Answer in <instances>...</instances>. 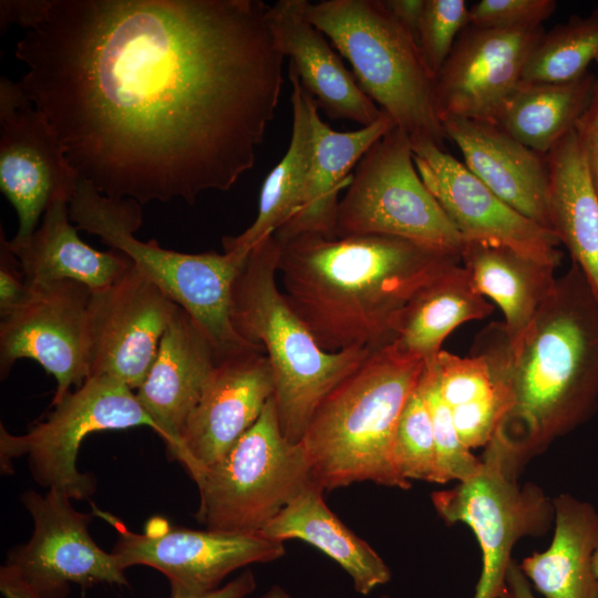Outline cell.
Here are the masks:
<instances>
[{
	"instance_id": "b9f144b4",
	"label": "cell",
	"mask_w": 598,
	"mask_h": 598,
	"mask_svg": "<svg viewBox=\"0 0 598 598\" xmlns=\"http://www.w3.org/2000/svg\"><path fill=\"white\" fill-rule=\"evenodd\" d=\"M0 592L2 598H41L19 571L8 564L0 567Z\"/></svg>"
},
{
	"instance_id": "d6a6232c",
	"label": "cell",
	"mask_w": 598,
	"mask_h": 598,
	"mask_svg": "<svg viewBox=\"0 0 598 598\" xmlns=\"http://www.w3.org/2000/svg\"><path fill=\"white\" fill-rule=\"evenodd\" d=\"M598 56V7L587 17L573 14L545 31L530 53L522 82H566L586 72Z\"/></svg>"
},
{
	"instance_id": "7bdbcfd3",
	"label": "cell",
	"mask_w": 598,
	"mask_h": 598,
	"mask_svg": "<svg viewBox=\"0 0 598 598\" xmlns=\"http://www.w3.org/2000/svg\"><path fill=\"white\" fill-rule=\"evenodd\" d=\"M385 4L392 14L410 30L416 39L417 27L425 0H385Z\"/></svg>"
},
{
	"instance_id": "83f0119b",
	"label": "cell",
	"mask_w": 598,
	"mask_h": 598,
	"mask_svg": "<svg viewBox=\"0 0 598 598\" xmlns=\"http://www.w3.org/2000/svg\"><path fill=\"white\" fill-rule=\"evenodd\" d=\"M323 491L315 482L308 485L260 534L274 540L300 539L315 546L347 571L357 592L369 595L390 581L391 571L380 555L327 506Z\"/></svg>"
},
{
	"instance_id": "ba28073f",
	"label": "cell",
	"mask_w": 598,
	"mask_h": 598,
	"mask_svg": "<svg viewBox=\"0 0 598 598\" xmlns=\"http://www.w3.org/2000/svg\"><path fill=\"white\" fill-rule=\"evenodd\" d=\"M193 480L198 523L210 530L250 534H260L313 483L302 443L290 442L280 429L275 395L234 447Z\"/></svg>"
},
{
	"instance_id": "f546056e",
	"label": "cell",
	"mask_w": 598,
	"mask_h": 598,
	"mask_svg": "<svg viewBox=\"0 0 598 598\" xmlns=\"http://www.w3.org/2000/svg\"><path fill=\"white\" fill-rule=\"evenodd\" d=\"M493 309L460 262L439 274L411 297L398 318L393 342L425 363L432 362L455 328L485 319Z\"/></svg>"
},
{
	"instance_id": "f6af8a7d",
	"label": "cell",
	"mask_w": 598,
	"mask_h": 598,
	"mask_svg": "<svg viewBox=\"0 0 598 598\" xmlns=\"http://www.w3.org/2000/svg\"><path fill=\"white\" fill-rule=\"evenodd\" d=\"M260 598H291L290 595L279 586L271 587Z\"/></svg>"
},
{
	"instance_id": "f1b7e54d",
	"label": "cell",
	"mask_w": 598,
	"mask_h": 598,
	"mask_svg": "<svg viewBox=\"0 0 598 598\" xmlns=\"http://www.w3.org/2000/svg\"><path fill=\"white\" fill-rule=\"evenodd\" d=\"M288 74L292 86V132L289 147L264 182L256 219L240 235L225 236L221 240L224 251L246 257L255 246L275 235L300 208L312 159V113L318 106L301 85L290 63Z\"/></svg>"
},
{
	"instance_id": "7402d4cb",
	"label": "cell",
	"mask_w": 598,
	"mask_h": 598,
	"mask_svg": "<svg viewBox=\"0 0 598 598\" xmlns=\"http://www.w3.org/2000/svg\"><path fill=\"white\" fill-rule=\"evenodd\" d=\"M441 122L471 173L511 207L549 229L545 155L524 146L493 122L453 116Z\"/></svg>"
},
{
	"instance_id": "277c9868",
	"label": "cell",
	"mask_w": 598,
	"mask_h": 598,
	"mask_svg": "<svg viewBox=\"0 0 598 598\" xmlns=\"http://www.w3.org/2000/svg\"><path fill=\"white\" fill-rule=\"evenodd\" d=\"M425 361L388 343L369 355L320 403L301 439L313 482L322 489L373 482L406 489L392 463L403 406Z\"/></svg>"
},
{
	"instance_id": "9a60e30c",
	"label": "cell",
	"mask_w": 598,
	"mask_h": 598,
	"mask_svg": "<svg viewBox=\"0 0 598 598\" xmlns=\"http://www.w3.org/2000/svg\"><path fill=\"white\" fill-rule=\"evenodd\" d=\"M32 296L0 323V373L20 359L37 361L56 382L52 405L90 377L91 290L73 280L32 288Z\"/></svg>"
},
{
	"instance_id": "e575fe53",
	"label": "cell",
	"mask_w": 598,
	"mask_h": 598,
	"mask_svg": "<svg viewBox=\"0 0 598 598\" xmlns=\"http://www.w3.org/2000/svg\"><path fill=\"white\" fill-rule=\"evenodd\" d=\"M420 385L433 426L439 483L465 481L481 468L482 460L464 445L457 434L451 411L440 391L434 360L425 363Z\"/></svg>"
},
{
	"instance_id": "1f68e13d",
	"label": "cell",
	"mask_w": 598,
	"mask_h": 598,
	"mask_svg": "<svg viewBox=\"0 0 598 598\" xmlns=\"http://www.w3.org/2000/svg\"><path fill=\"white\" fill-rule=\"evenodd\" d=\"M434 365L461 441L470 450L486 446L508 409L506 390L487 358L475 349L470 357L441 350Z\"/></svg>"
},
{
	"instance_id": "8fae6325",
	"label": "cell",
	"mask_w": 598,
	"mask_h": 598,
	"mask_svg": "<svg viewBox=\"0 0 598 598\" xmlns=\"http://www.w3.org/2000/svg\"><path fill=\"white\" fill-rule=\"evenodd\" d=\"M481 460L473 476L431 497L444 522L463 523L476 536L482 571L474 598H498L515 544L523 537L544 535L555 511L553 499L539 486L518 484V475L494 450L485 446Z\"/></svg>"
},
{
	"instance_id": "f35d334b",
	"label": "cell",
	"mask_w": 598,
	"mask_h": 598,
	"mask_svg": "<svg viewBox=\"0 0 598 598\" xmlns=\"http://www.w3.org/2000/svg\"><path fill=\"white\" fill-rule=\"evenodd\" d=\"M595 63L597 73L595 74L592 93L574 130L598 194V56Z\"/></svg>"
},
{
	"instance_id": "d6986e66",
	"label": "cell",
	"mask_w": 598,
	"mask_h": 598,
	"mask_svg": "<svg viewBox=\"0 0 598 598\" xmlns=\"http://www.w3.org/2000/svg\"><path fill=\"white\" fill-rule=\"evenodd\" d=\"M275 394L271 367L262 350L219 360L181 433L172 456L192 478L221 460L259 419Z\"/></svg>"
},
{
	"instance_id": "44dd1931",
	"label": "cell",
	"mask_w": 598,
	"mask_h": 598,
	"mask_svg": "<svg viewBox=\"0 0 598 598\" xmlns=\"http://www.w3.org/2000/svg\"><path fill=\"white\" fill-rule=\"evenodd\" d=\"M219 362L197 322L177 306L136 398L158 429L171 456L204 385Z\"/></svg>"
},
{
	"instance_id": "7a4b0ae2",
	"label": "cell",
	"mask_w": 598,
	"mask_h": 598,
	"mask_svg": "<svg viewBox=\"0 0 598 598\" xmlns=\"http://www.w3.org/2000/svg\"><path fill=\"white\" fill-rule=\"evenodd\" d=\"M474 349L487 358L508 398L487 445L517 474L596 414L598 299L576 264L556 279L515 349L503 323L485 328Z\"/></svg>"
},
{
	"instance_id": "4fadbf2b",
	"label": "cell",
	"mask_w": 598,
	"mask_h": 598,
	"mask_svg": "<svg viewBox=\"0 0 598 598\" xmlns=\"http://www.w3.org/2000/svg\"><path fill=\"white\" fill-rule=\"evenodd\" d=\"M65 494L28 489L21 502L33 522L30 539L11 548L6 564L14 567L41 598H66L71 586L130 587L116 557L99 547L89 533L94 514L75 509Z\"/></svg>"
},
{
	"instance_id": "d4e9b609",
	"label": "cell",
	"mask_w": 598,
	"mask_h": 598,
	"mask_svg": "<svg viewBox=\"0 0 598 598\" xmlns=\"http://www.w3.org/2000/svg\"><path fill=\"white\" fill-rule=\"evenodd\" d=\"M545 157L548 228L567 248L598 299V194L575 130Z\"/></svg>"
},
{
	"instance_id": "74e56055",
	"label": "cell",
	"mask_w": 598,
	"mask_h": 598,
	"mask_svg": "<svg viewBox=\"0 0 598 598\" xmlns=\"http://www.w3.org/2000/svg\"><path fill=\"white\" fill-rule=\"evenodd\" d=\"M0 243V315L3 318L22 307L33 289L28 285L2 233Z\"/></svg>"
},
{
	"instance_id": "4316f807",
	"label": "cell",
	"mask_w": 598,
	"mask_h": 598,
	"mask_svg": "<svg viewBox=\"0 0 598 598\" xmlns=\"http://www.w3.org/2000/svg\"><path fill=\"white\" fill-rule=\"evenodd\" d=\"M460 258L477 291L503 311V326L515 349L551 293L556 267L478 241H465Z\"/></svg>"
},
{
	"instance_id": "60d3db41",
	"label": "cell",
	"mask_w": 598,
	"mask_h": 598,
	"mask_svg": "<svg viewBox=\"0 0 598 598\" xmlns=\"http://www.w3.org/2000/svg\"><path fill=\"white\" fill-rule=\"evenodd\" d=\"M256 586L254 573L247 569L212 591L197 595H171L169 598H247L256 589Z\"/></svg>"
},
{
	"instance_id": "52a82bcc",
	"label": "cell",
	"mask_w": 598,
	"mask_h": 598,
	"mask_svg": "<svg viewBox=\"0 0 598 598\" xmlns=\"http://www.w3.org/2000/svg\"><path fill=\"white\" fill-rule=\"evenodd\" d=\"M307 17L349 61L363 92L411 141L444 148L447 136L434 105L433 78L415 37L385 0L308 2Z\"/></svg>"
},
{
	"instance_id": "4dcf8cb0",
	"label": "cell",
	"mask_w": 598,
	"mask_h": 598,
	"mask_svg": "<svg viewBox=\"0 0 598 598\" xmlns=\"http://www.w3.org/2000/svg\"><path fill=\"white\" fill-rule=\"evenodd\" d=\"M595 74L566 82H520L495 124L532 151L546 155L571 131L590 100Z\"/></svg>"
},
{
	"instance_id": "8992f818",
	"label": "cell",
	"mask_w": 598,
	"mask_h": 598,
	"mask_svg": "<svg viewBox=\"0 0 598 598\" xmlns=\"http://www.w3.org/2000/svg\"><path fill=\"white\" fill-rule=\"evenodd\" d=\"M78 229L96 235L124 254L171 300L185 309L213 343L219 360L241 352L262 350L244 340L230 320L234 279L246 259L236 252L187 254L162 248L157 240L134 236L143 221L141 204L113 199L80 181L69 203Z\"/></svg>"
},
{
	"instance_id": "e0dca14e",
	"label": "cell",
	"mask_w": 598,
	"mask_h": 598,
	"mask_svg": "<svg viewBox=\"0 0 598 598\" xmlns=\"http://www.w3.org/2000/svg\"><path fill=\"white\" fill-rule=\"evenodd\" d=\"M417 173L465 241L511 248L557 267L563 254L554 233L524 216L436 144L411 141Z\"/></svg>"
},
{
	"instance_id": "2e32d148",
	"label": "cell",
	"mask_w": 598,
	"mask_h": 598,
	"mask_svg": "<svg viewBox=\"0 0 598 598\" xmlns=\"http://www.w3.org/2000/svg\"><path fill=\"white\" fill-rule=\"evenodd\" d=\"M177 306L134 265L113 285L91 291L90 377H110L137 390Z\"/></svg>"
},
{
	"instance_id": "ffe728a7",
	"label": "cell",
	"mask_w": 598,
	"mask_h": 598,
	"mask_svg": "<svg viewBox=\"0 0 598 598\" xmlns=\"http://www.w3.org/2000/svg\"><path fill=\"white\" fill-rule=\"evenodd\" d=\"M307 0H279L269 7L268 25L278 51L296 70L318 107L333 120L368 126L383 111L363 92L326 35L307 17Z\"/></svg>"
},
{
	"instance_id": "9c48e42d",
	"label": "cell",
	"mask_w": 598,
	"mask_h": 598,
	"mask_svg": "<svg viewBox=\"0 0 598 598\" xmlns=\"http://www.w3.org/2000/svg\"><path fill=\"white\" fill-rule=\"evenodd\" d=\"M386 235L461 256L465 239L421 179L396 125L362 156L339 202L334 237Z\"/></svg>"
},
{
	"instance_id": "836d02e7",
	"label": "cell",
	"mask_w": 598,
	"mask_h": 598,
	"mask_svg": "<svg viewBox=\"0 0 598 598\" xmlns=\"http://www.w3.org/2000/svg\"><path fill=\"white\" fill-rule=\"evenodd\" d=\"M391 455L394 470L403 481L439 483L433 426L420 381L398 420Z\"/></svg>"
},
{
	"instance_id": "3957f363",
	"label": "cell",
	"mask_w": 598,
	"mask_h": 598,
	"mask_svg": "<svg viewBox=\"0 0 598 598\" xmlns=\"http://www.w3.org/2000/svg\"><path fill=\"white\" fill-rule=\"evenodd\" d=\"M276 240L281 292L328 352L393 342L411 297L461 262L460 256L386 235L305 233Z\"/></svg>"
},
{
	"instance_id": "484cf974",
	"label": "cell",
	"mask_w": 598,
	"mask_h": 598,
	"mask_svg": "<svg viewBox=\"0 0 598 598\" xmlns=\"http://www.w3.org/2000/svg\"><path fill=\"white\" fill-rule=\"evenodd\" d=\"M555 529L550 546L519 565L545 598H598L592 557L598 549V512L569 494L553 499Z\"/></svg>"
},
{
	"instance_id": "ac0fdd59",
	"label": "cell",
	"mask_w": 598,
	"mask_h": 598,
	"mask_svg": "<svg viewBox=\"0 0 598 598\" xmlns=\"http://www.w3.org/2000/svg\"><path fill=\"white\" fill-rule=\"evenodd\" d=\"M544 32L543 25L497 30L468 24L433 81L440 121L453 116L495 123Z\"/></svg>"
},
{
	"instance_id": "7c38bea8",
	"label": "cell",
	"mask_w": 598,
	"mask_h": 598,
	"mask_svg": "<svg viewBox=\"0 0 598 598\" xmlns=\"http://www.w3.org/2000/svg\"><path fill=\"white\" fill-rule=\"evenodd\" d=\"M92 513L116 530L117 540L111 553L121 567L147 566L158 570L167 578L171 595L212 591L235 570L285 555L283 542L259 533L175 527L162 517L150 519L143 533H135L118 517L94 504Z\"/></svg>"
},
{
	"instance_id": "d590c367",
	"label": "cell",
	"mask_w": 598,
	"mask_h": 598,
	"mask_svg": "<svg viewBox=\"0 0 598 598\" xmlns=\"http://www.w3.org/2000/svg\"><path fill=\"white\" fill-rule=\"evenodd\" d=\"M467 25L468 8L464 0H425L416 42L433 81Z\"/></svg>"
},
{
	"instance_id": "603a6c76",
	"label": "cell",
	"mask_w": 598,
	"mask_h": 598,
	"mask_svg": "<svg viewBox=\"0 0 598 598\" xmlns=\"http://www.w3.org/2000/svg\"><path fill=\"white\" fill-rule=\"evenodd\" d=\"M71 221L69 202L58 199L30 236L7 240L31 288L73 280L94 291L113 285L131 269L133 262L124 254L85 244Z\"/></svg>"
},
{
	"instance_id": "8d00e7d4",
	"label": "cell",
	"mask_w": 598,
	"mask_h": 598,
	"mask_svg": "<svg viewBox=\"0 0 598 598\" xmlns=\"http://www.w3.org/2000/svg\"><path fill=\"white\" fill-rule=\"evenodd\" d=\"M556 9L555 0H481L468 9V24L497 30L537 28Z\"/></svg>"
},
{
	"instance_id": "5b68a950",
	"label": "cell",
	"mask_w": 598,
	"mask_h": 598,
	"mask_svg": "<svg viewBox=\"0 0 598 598\" xmlns=\"http://www.w3.org/2000/svg\"><path fill=\"white\" fill-rule=\"evenodd\" d=\"M277 264L272 235L249 251L234 279L230 320L244 340L264 349L280 429L290 442L299 443L323 399L373 350L321 349L279 289Z\"/></svg>"
},
{
	"instance_id": "bcb514c9",
	"label": "cell",
	"mask_w": 598,
	"mask_h": 598,
	"mask_svg": "<svg viewBox=\"0 0 598 598\" xmlns=\"http://www.w3.org/2000/svg\"><path fill=\"white\" fill-rule=\"evenodd\" d=\"M592 568H594V573L598 579V549L596 550V553L594 554V557H592Z\"/></svg>"
},
{
	"instance_id": "ab89813d",
	"label": "cell",
	"mask_w": 598,
	"mask_h": 598,
	"mask_svg": "<svg viewBox=\"0 0 598 598\" xmlns=\"http://www.w3.org/2000/svg\"><path fill=\"white\" fill-rule=\"evenodd\" d=\"M45 0H2L0 2L1 31L10 24L30 29L42 13Z\"/></svg>"
},
{
	"instance_id": "cb8c5ba5",
	"label": "cell",
	"mask_w": 598,
	"mask_h": 598,
	"mask_svg": "<svg viewBox=\"0 0 598 598\" xmlns=\"http://www.w3.org/2000/svg\"><path fill=\"white\" fill-rule=\"evenodd\" d=\"M394 126L392 117L383 112L371 125L337 132L321 120L316 107L312 113V159L301 205L298 213L275 233V238L281 240L305 233L334 237L339 193L351 183V168Z\"/></svg>"
},
{
	"instance_id": "30bf717a",
	"label": "cell",
	"mask_w": 598,
	"mask_h": 598,
	"mask_svg": "<svg viewBox=\"0 0 598 598\" xmlns=\"http://www.w3.org/2000/svg\"><path fill=\"white\" fill-rule=\"evenodd\" d=\"M44 421L22 435L0 432L1 462L28 456L34 481L71 499H87L95 492V477L78 470L80 445L91 433L134 426L158 429L124 383L105 375L90 377L82 386L53 405Z\"/></svg>"
},
{
	"instance_id": "6da1fadb",
	"label": "cell",
	"mask_w": 598,
	"mask_h": 598,
	"mask_svg": "<svg viewBox=\"0 0 598 598\" xmlns=\"http://www.w3.org/2000/svg\"><path fill=\"white\" fill-rule=\"evenodd\" d=\"M260 0H45L19 85L82 181L141 205L230 189L275 118L285 56Z\"/></svg>"
},
{
	"instance_id": "ee69618b",
	"label": "cell",
	"mask_w": 598,
	"mask_h": 598,
	"mask_svg": "<svg viewBox=\"0 0 598 598\" xmlns=\"http://www.w3.org/2000/svg\"><path fill=\"white\" fill-rule=\"evenodd\" d=\"M498 598H535L528 579L515 560H512L508 565L505 584Z\"/></svg>"
},
{
	"instance_id": "5bb4252c",
	"label": "cell",
	"mask_w": 598,
	"mask_h": 598,
	"mask_svg": "<svg viewBox=\"0 0 598 598\" xmlns=\"http://www.w3.org/2000/svg\"><path fill=\"white\" fill-rule=\"evenodd\" d=\"M81 178L44 116L14 83L0 80V189L17 212L13 238L30 236L45 210L70 203Z\"/></svg>"
}]
</instances>
